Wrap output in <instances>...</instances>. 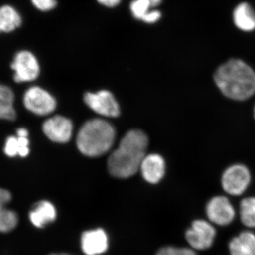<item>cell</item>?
Masks as SVG:
<instances>
[{
  "label": "cell",
  "mask_w": 255,
  "mask_h": 255,
  "mask_svg": "<svg viewBox=\"0 0 255 255\" xmlns=\"http://www.w3.org/2000/svg\"><path fill=\"white\" fill-rule=\"evenodd\" d=\"M147 145L148 138L145 132L140 130L128 132L109 159L110 174L122 179L134 175L140 168Z\"/></svg>",
  "instance_id": "obj_1"
},
{
  "label": "cell",
  "mask_w": 255,
  "mask_h": 255,
  "mask_svg": "<svg viewBox=\"0 0 255 255\" xmlns=\"http://www.w3.org/2000/svg\"><path fill=\"white\" fill-rule=\"evenodd\" d=\"M216 86L225 97L245 101L255 93V72L240 59H231L221 65L214 74Z\"/></svg>",
  "instance_id": "obj_2"
},
{
  "label": "cell",
  "mask_w": 255,
  "mask_h": 255,
  "mask_svg": "<svg viewBox=\"0 0 255 255\" xmlns=\"http://www.w3.org/2000/svg\"><path fill=\"white\" fill-rule=\"evenodd\" d=\"M115 137V130L109 122L95 119L82 126L77 136V146L83 155L98 157L110 150Z\"/></svg>",
  "instance_id": "obj_3"
},
{
  "label": "cell",
  "mask_w": 255,
  "mask_h": 255,
  "mask_svg": "<svg viewBox=\"0 0 255 255\" xmlns=\"http://www.w3.org/2000/svg\"><path fill=\"white\" fill-rule=\"evenodd\" d=\"M251 180L249 169L243 164L231 166L223 172L221 184L230 195L240 196L246 190Z\"/></svg>",
  "instance_id": "obj_4"
},
{
  "label": "cell",
  "mask_w": 255,
  "mask_h": 255,
  "mask_svg": "<svg viewBox=\"0 0 255 255\" xmlns=\"http://www.w3.org/2000/svg\"><path fill=\"white\" fill-rule=\"evenodd\" d=\"M23 104L28 111L39 116L51 114L56 107L54 97L39 87L28 89L23 97Z\"/></svg>",
  "instance_id": "obj_5"
},
{
  "label": "cell",
  "mask_w": 255,
  "mask_h": 255,
  "mask_svg": "<svg viewBox=\"0 0 255 255\" xmlns=\"http://www.w3.org/2000/svg\"><path fill=\"white\" fill-rule=\"evenodd\" d=\"M11 68L14 70V81L31 82L36 80L40 73V65L36 56L27 50L18 52L15 55Z\"/></svg>",
  "instance_id": "obj_6"
},
{
  "label": "cell",
  "mask_w": 255,
  "mask_h": 255,
  "mask_svg": "<svg viewBox=\"0 0 255 255\" xmlns=\"http://www.w3.org/2000/svg\"><path fill=\"white\" fill-rule=\"evenodd\" d=\"M216 230L211 223L204 220H196L186 232V240L192 249L204 251L214 243Z\"/></svg>",
  "instance_id": "obj_7"
},
{
  "label": "cell",
  "mask_w": 255,
  "mask_h": 255,
  "mask_svg": "<svg viewBox=\"0 0 255 255\" xmlns=\"http://www.w3.org/2000/svg\"><path fill=\"white\" fill-rule=\"evenodd\" d=\"M85 104L96 113L107 117H117L120 114L115 97L107 90L97 93L87 92L84 97Z\"/></svg>",
  "instance_id": "obj_8"
},
{
  "label": "cell",
  "mask_w": 255,
  "mask_h": 255,
  "mask_svg": "<svg viewBox=\"0 0 255 255\" xmlns=\"http://www.w3.org/2000/svg\"><path fill=\"white\" fill-rule=\"evenodd\" d=\"M206 211L210 221L219 226L229 224L236 216L232 204L228 198L223 196L212 198L208 203Z\"/></svg>",
  "instance_id": "obj_9"
},
{
  "label": "cell",
  "mask_w": 255,
  "mask_h": 255,
  "mask_svg": "<svg viewBox=\"0 0 255 255\" xmlns=\"http://www.w3.org/2000/svg\"><path fill=\"white\" fill-rule=\"evenodd\" d=\"M73 127L70 119L55 116L45 122L43 131L52 141L65 143L68 142L73 135Z\"/></svg>",
  "instance_id": "obj_10"
},
{
  "label": "cell",
  "mask_w": 255,
  "mask_h": 255,
  "mask_svg": "<svg viewBox=\"0 0 255 255\" xmlns=\"http://www.w3.org/2000/svg\"><path fill=\"white\" fill-rule=\"evenodd\" d=\"M82 251L86 255H100L108 249L109 238L102 228L89 230L81 236Z\"/></svg>",
  "instance_id": "obj_11"
},
{
  "label": "cell",
  "mask_w": 255,
  "mask_h": 255,
  "mask_svg": "<svg viewBox=\"0 0 255 255\" xmlns=\"http://www.w3.org/2000/svg\"><path fill=\"white\" fill-rule=\"evenodd\" d=\"M140 169L146 182L157 184L165 173V162L163 157L158 154H150L145 156Z\"/></svg>",
  "instance_id": "obj_12"
},
{
  "label": "cell",
  "mask_w": 255,
  "mask_h": 255,
  "mask_svg": "<svg viewBox=\"0 0 255 255\" xmlns=\"http://www.w3.org/2000/svg\"><path fill=\"white\" fill-rule=\"evenodd\" d=\"M57 217L54 205L48 201H39L29 213V219L35 227L41 228L53 222Z\"/></svg>",
  "instance_id": "obj_13"
},
{
  "label": "cell",
  "mask_w": 255,
  "mask_h": 255,
  "mask_svg": "<svg viewBox=\"0 0 255 255\" xmlns=\"http://www.w3.org/2000/svg\"><path fill=\"white\" fill-rule=\"evenodd\" d=\"M11 200V193L0 188V233L11 232L17 226V214L6 207Z\"/></svg>",
  "instance_id": "obj_14"
},
{
  "label": "cell",
  "mask_w": 255,
  "mask_h": 255,
  "mask_svg": "<svg viewBox=\"0 0 255 255\" xmlns=\"http://www.w3.org/2000/svg\"><path fill=\"white\" fill-rule=\"evenodd\" d=\"M233 21L237 28L241 31H254L255 13L251 5L246 2L238 4L233 11Z\"/></svg>",
  "instance_id": "obj_15"
},
{
  "label": "cell",
  "mask_w": 255,
  "mask_h": 255,
  "mask_svg": "<svg viewBox=\"0 0 255 255\" xmlns=\"http://www.w3.org/2000/svg\"><path fill=\"white\" fill-rule=\"evenodd\" d=\"M229 251L231 255H255V235L241 233L230 242Z\"/></svg>",
  "instance_id": "obj_16"
},
{
  "label": "cell",
  "mask_w": 255,
  "mask_h": 255,
  "mask_svg": "<svg viewBox=\"0 0 255 255\" xmlns=\"http://www.w3.org/2000/svg\"><path fill=\"white\" fill-rule=\"evenodd\" d=\"M14 95L12 90L0 84V119L14 121L16 113L14 107Z\"/></svg>",
  "instance_id": "obj_17"
},
{
  "label": "cell",
  "mask_w": 255,
  "mask_h": 255,
  "mask_svg": "<svg viewBox=\"0 0 255 255\" xmlns=\"http://www.w3.org/2000/svg\"><path fill=\"white\" fill-rule=\"evenodd\" d=\"M21 18L12 6L4 5L0 7V32L13 31L21 24Z\"/></svg>",
  "instance_id": "obj_18"
},
{
  "label": "cell",
  "mask_w": 255,
  "mask_h": 255,
  "mask_svg": "<svg viewBox=\"0 0 255 255\" xmlns=\"http://www.w3.org/2000/svg\"><path fill=\"white\" fill-rule=\"evenodd\" d=\"M8 157L19 155L25 157L29 154V140L28 137L9 136L6 139L4 148Z\"/></svg>",
  "instance_id": "obj_19"
},
{
  "label": "cell",
  "mask_w": 255,
  "mask_h": 255,
  "mask_svg": "<svg viewBox=\"0 0 255 255\" xmlns=\"http://www.w3.org/2000/svg\"><path fill=\"white\" fill-rule=\"evenodd\" d=\"M162 0H132L130 4L132 16L139 21H142L149 13L156 9Z\"/></svg>",
  "instance_id": "obj_20"
},
{
  "label": "cell",
  "mask_w": 255,
  "mask_h": 255,
  "mask_svg": "<svg viewBox=\"0 0 255 255\" xmlns=\"http://www.w3.org/2000/svg\"><path fill=\"white\" fill-rule=\"evenodd\" d=\"M242 223L250 228H255V197L243 199L240 206Z\"/></svg>",
  "instance_id": "obj_21"
},
{
  "label": "cell",
  "mask_w": 255,
  "mask_h": 255,
  "mask_svg": "<svg viewBox=\"0 0 255 255\" xmlns=\"http://www.w3.org/2000/svg\"><path fill=\"white\" fill-rule=\"evenodd\" d=\"M155 255H197L194 250L187 248L167 246L159 249Z\"/></svg>",
  "instance_id": "obj_22"
},
{
  "label": "cell",
  "mask_w": 255,
  "mask_h": 255,
  "mask_svg": "<svg viewBox=\"0 0 255 255\" xmlns=\"http://www.w3.org/2000/svg\"><path fill=\"white\" fill-rule=\"evenodd\" d=\"M32 4L41 11H49L56 7L57 0H31Z\"/></svg>",
  "instance_id": "obj_23"
},
{
  "label": "cell",
  "mask_w": 255,
  "mask_h": 255,
  "mask_svg": "<svg viewBox=\"0 0 255 255\" xmlns=\"http://www.w3.org/2000/svg\"><path fill=\"white\" fill-rule=\"evenodd\" d=\"M161 17H162V14H161L160 11L156 9L149 13V14L142 19V21L145 23H148V24H153V23H157V21H159Z\"/></svg>",
  "instance_id": "obj_24"
},
{
  "label": "cell",
  "mask_w": 255,
  "mask_h": 255,
  "mask_svg": "<svg viewBox=\"0 0 255 255\" xmlns=\"http://www.w3.org/2000/svg\"><path fill=\"white\" fill-rule=\"evenodd\" d=\"M97 2L106 7L114 8L120 4L122 0H97Z\"/></svg>",
  "instance_id": "obj_25"
},
{
  "label": "cell",
  "mask_w": 255,
  "mask_h": 255,
  "mask_svg": "<svg viewBox=\"0 0 255 255\" xmlns=\"http://www.w3.org/2000/svg\"><path fill=\"white\" fill-rule=\"evenodd\" d=\"M16 133H17V136L18 137H28V130L26 128H18Z\"/></svg>",
  "instance_id": "obj_26"
},
{
  "label": "cell",
  "mask_w": 255,
  "mask_h": 255,
  "mask_svg": "<svg viewBox=\"0 0 255 255\" xmlns=\"http://www.w3.org/2000/svg\"><path fill=\"white\" fill-rule=\"evenodd\" d=\"M49 255H70L67 254V253H52V254H50Z\"/></svg>",
  "instance_id": "obj_27"
},
{
  "label": "cell",
  "mask_w": 255,
  "mask_h": 255,
  "mask_svg": "<svg viewBox=\"0 0 255 255\" xmlns=\"http://www.w3.org/2000/svg\"><path fill=\"white\" fill-rule=\"evenodd\" d=\"M254 117L255 119V109H254Z\"/></svg>",
  "instance_id": "obj_28"
}]
</instances>
